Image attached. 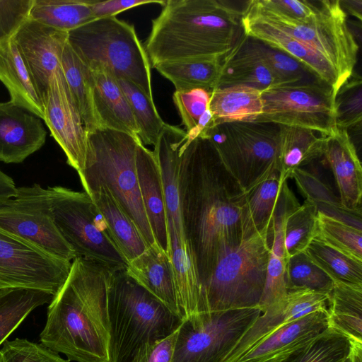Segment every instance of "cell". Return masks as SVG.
<instances>
[{
	"label": "cell",
	"instance_id": "cell-14",
	"mask_svg": "<svg viewBox=\"0 0 362 362\" xmlns=\"http://www.w3.org/2000/svg\"><path fill=\"white\" fill-rule=\"evenodd\" d=\"M71 262L53 256L37 245L0 229V290L24 288L59 291Z\"/></svg>",
	"mask_w": 362,
	"mask_h": 362
},
{
	"label": "cell",
	"instance_id": "cell-47",
	"mask_svg": "<svg viewBox=\"0 0 362 362\" xmlns=\"http://www.w3.org/2000/svg\"><path fill=\"white\" fill-rule=\"evenodd\" d=\"M33 0H0V44L12 39L29 18Z\"/></svg>",
	"mask_w": 362,
	"mask_h": 362
},
{
	"label": "cell",
	"instance_id": "cell-26",
	"mask_svg": "<svg viewBox=\"0 0 362 362\" xmlns=\"http://www.w3.org/2000/svg\"><path fill=\"white\" fill-rule=\"evenodd\" d=\"M168 225L178 305L182 320L192 323L200 315L201 281L188 245L180 240L172 223Z\"/></svg>",
	"mask_w": 362,
	"mask_h": 362
},
{
	"label": "cell",
	"instance_id": "cell-20",
	"mask_svg": "<svg viewBox=\"0 0 362 362\" xmlns=\"http://www.w3.org/2000/svg\"><path fill=\"white\" fill-rule=\"evenodd\" d=\"M220 64L216 88L243 85L262 91L283 83L262 57L254 39L244 33L235 46L220 59Z\"/></svg>",
	"mask_w": 362,
	"mask_h": 362
},
{
	"label": "cell",
	"instance_id": "cell-49",
	"mask_svg": "<svg viewBox=\"0 0 362 362\" xmlns=\"http://www.w3.org/2000/svg\"><path fill=\"white\" fill-rule=\"evenodd\" d=\"M163 0H89V4L95 18L116 16L120 12L127 9L148 4H159L162 6Z\"/></svg>",
	"mask_w": 362,
	"mask_h": 362
},
{
	"label": "cell",
	"instance_id": "cell-52",
	"mask_svg": "<svg viewBox=\"0 0 362 362\" xmlns=\"http://www.w3.org/2000/svg\"><path fill=\"white\" fill-rule=\"evenodd\" d=\"M348 362H349V361H348Z\"/></svg>",
	"mask_w": 362,
	"mask_h": 362
},
{
	"label": "cell",
	"instance_id": "cell-42",
	"mask_svg": "<svg viewBox=\"0 0 362 362\" xmlns=\"http://www.w3.org/2000/svg\"><path fill=\"white\" fill-rule=\"evenodd\" d=\"M286 285L287 292L307 289L329 293L334 281L303 252L288 259Z\"/></svg>",
	"mask_w": 362,
	"mask_h": 362
},
{
	"label": "cell",
	"instance_id": "cell-21",
	"mask_svg": "<svg viewBox=\"0 0 362 362\" xmlns=\"http://www.w3.org/2000/svg\"><path fill=\"white\" fill-rule=\"evenodd\" d=\"M322 156L334 174L341 204L350 209H361L362 168L346 129L338 127L325 136Z\"/></svg>",
	"mask_w": 362,
	"mask_h": 362
},
{
	"label": "cell",
	"instance_id": "cell-31",
	"mask_svg": "<svg viewBox=\"0 0 362 362\" xmlns=\"http://www.w3.org/2000/svg\"><path fill=\"white\" fill-rule=\"evenodd\" d=\"M327 315L329 327L362 344V286L334 281Z\"/></svg>",
	"mask_w": 362,
	"mask_h": 362
},
{
	"label": "cell",
	"instance_id": "cell-25",
	"mask_svg": "<svg viewBox=\"0 0 362 362\" xmlns=\"http://www.w3.org/2000/svg\"><path fill=\"white\" fill-rule=\"evenodd\" d=\"M89 70L94 107L101 128L139 139L131 107L115 78L101 68Z\"/></svg>",
	"mask_w": 362,
	"mask_h": 362
},
{
	"label": "cell",
	"instance_id": "cell-4",
	"mask_svg": "<svg viewBox=\"0 0 362 362\" xmlns=\"http://www.w3.org/2000/svg\"><path fill=\"white\" fill-rule=\"evenodd\" d=\"M241 18L226 1H165L144 46L150 64L221 59L242 35Z\"/></svg>",
	"mask_w": 362,
	"mask_h": 362
},
{
	"label": "cell",
	"instance_id": "cell-16",
	"mask_svg": "<svg viewBox=\"0 0 362 362\" xmlns=\"http://www.w3.org/2000/svg\"><path fill=\"white\" fill-rule=\"evenodd\" d=\"M12 40L43 98L51 76L61 69V57L68 41V32L28 18Z\"/></svg>",
	"mask_w": 362,
	"mask_h": 362
},
{
	"label": "cell",
	"instance_id": "cell-1",
	"mask_svg": "<svg viewBox=\"0 0 362 362\" xmlns=\"http://www.w3.org/2000/svg\"><path fill=\"white\" fill-rule=\"evenodd\" d=\"M187 140L179 165L180 207L202 286L218 261L243 240L244 192L209 139Z\"/></svg>",
	"mask_w": 362,
	"mask_h": 362
},
{
	"label": "cell",
	"instance_id": "cell-37",
	"mask_svg": "<svg viewBox=\"0 0 362 362\" xmlns=\"http://www.w3.org/2000/svg\"><path fill=\"white\" fill-rule=\"evenodd\" d=\"M304 252L334 281L362 286V261L331 247L317 236Z\"/></svg>",
	"mask_w": 362,
	"mask_h": 362
},
{
	"label": "cell",
	"instance_id": "cell-34",
	"mask_svg": "<svg viewBox=\"0 0 362 362\" xmlns=\"http://www.w3.org/2000/svg\"><path fill=\"white\" fill-rule=\"evenodd\" d=\"M163 76L174 85L175 91L204 89L211 92L216 88L220 59L164 62L155 65Z\"/></svg>",
	"mask_w": 362,
	"mask_h": 362
},
{
	"label": "cell",
	"instance_id": "cell-43",
	"mask_svg": "<svg viewBox=\"0 0 362 362\" xmlns=\"http://www.w3.org/2000/svg\"><path fill=\"white\" fill-rule=\"evenodd\" d=\"M361 78L354 75L341 87L335 97L336 121L339 128L360 124L362 119Z\"/></svg>",
	"mask_w": 362,
	"mask_h": 362
},
{
	"label": "cell",
	"instance_id": "cell-41",
	"mask_svg": "<svg viewBox=\"0 0 362 362\" xmlns=\"http://www.w3.org/2000/svg\"><path fill=\"white\" fill-rule=\"evenodd\" d=\"M317 236L331 247L362 261V230L317 211Z\"/></svg>",
	"mask_w": 362,
	"mask_h": 362
},
{
	"label": "cell",
	"instance_id": "cell-2",
	"mask_svg": "<svg viewBox=\"0 0 362 362\" xmlns=\"http://www.w3.org/2000/svg\"><path fill=\"white\" fill-rule=\"evenodd\" d=\"M242 14L245 35L296 59L335 96L353 75L358 45L339 0H317L315 13L305 20L285 14L271 0L247 1Z\"/></svg>",
	"mask_w": 362,
	"mask_h": 362
},
{
	"label": "cell",
	"instance_id": "cell-8",
	"mask_svg": "<svg viewBox=\"0 0 362 362\" xmlns=\"http://www.w3.org/2000/svg\"><path fill=\"white\" fill-rule=\"evenodd\" d=\"M271 238L267 233L254 235L218 261L202 286L200 315L258 308L266 281Z\"/></svg>",
	"mask_w": 362,
	"mask_h": 362
},
{
	"label": "cell",
	"instance_id": "cell-15",
	"mask_svg": "<svg viewBox=\"0 0 362 362\" xmlns=\"http://www.w3.org/2000/svg\"><path fill=\"white\" fill-rule=\"evenodd\" d=\"M42 100V120L65 153L67 163L79 173L86 163L88 133L62 69L51 76Z\"/></svg>",
	"mask_w": 362,
	"mask_h": 362
},
{
	"label": "cell",
	"instance_id": "cell-12",
	"mask_svg": "<svg viewBox=\"0 0 362 362\" xmlns=\"http://www.w3.org/2000/svg\"><path fill=\"white\" fill-rule=\"evenodd\" d=\"M261 313L257 307L233 309L182 321L173 362H224Z\"/></svg>",
	"mask_w": 362,
	"mask_h": 362
},
{
	"label": "cell",
	"instance_id": "cell-6",
	"mask_svg": "<svg viewBox=\"0 0 362 362\" xmlns=\"http://www.w3.org/2000/svg\"><path fill=\"white\" fill-rule=\"evenodd\" d=\"M109 313L110 362H128L144 343L170 334L182 322L125 269L113 272Z\"/></svg>",
	"mask_w": 362,
	"mask_h": 362
},
{
	"label": "cell",
	"instance_id": "cell-32",
	"mask_svg": "<svg viewBox=\"0 0 362 362\" xmlns=\"http://www.w3.org/2000/svg\"><path fill=\"white\" fill-rule=\"evenodd\" d=\"M280 175L284 180L294 171L322 156L325 136L298 127L279 125Z\"/></svg>",
	"mask_w": 362,
	"mask_h": 362
},
{
	"label": "cell",
	"instance_id": "cell-50",
	"mask_svg": "<svg viewBox=\"0 0 362 362\" xmlns=\"http://www.w3.org/2000/svg\"><path fill=\"white\" fill-rule=\"evenodd\" d=\"M17 188L13 180L0 170V199L15 196Z\"/></svg>",
	"mask_w": 362,
	"mask_h": 362
},
{
	"label": "cell",
	"instance_id": "cell-19",
	"mask_svg": "<svg viewBox=\"0 0 362 362\" xmlns=\"http://www.w3.org/2000/svg\"><path fill=\"white\" fill-rule=\"evenodd\" d=\"M329 294L311 290L288 291L284 308L274 313H261L224 362H235L258 341L276 329L310 313L327 310Z\"/></svg>",
	"mask_w": 362,
	"mask_h": 362
},
{
	"label": "cell",
	"instance_id": "cell-38",
	"mask_svg": "<svg viewBox=\"0 0 362 362\" xmlns=\"http://www.w3.org/2000/svg\"><path fill=\"white\" fill-rule=\"evenodd\" d=\"M352 341L327 327L283 362H348Z\"/></svg>",
	"mask_w": 362,
	"mask_h": 362
},
{
	"label": "cell",
	"instance_id": "cell-10",
	"mask_svg": "<svg viewBox=\"0 0 362 362\" xmlns=\"http://www.w3.org/2000/svg\"><path fill=\"white\" fill-rule=\"evenodd\" d=\"M47 189L55 226L76 257L99 263L113 272L126 269L128 263L92 198L85 191L62 186Z\"/></svg>",
	"mask_w": 362,
	"mask_h": 362
},
{
	"label": "cell",
	"instance_id": "cell-33",
	"mask_svg": "<svg viewBox=\"0 0 362 362\" xmlns=\"http://www.w3.org/2000/svg\"><path fill=\"white\" fill-rule=\"evenodd\" d=\"M61 69L88 133L101 129L93 104L90 70L68 41L62 52Z\"/></svg>",
	"mask_w": 362,
	"mask_h": 362
},
{
	"label": "cell",
	"instance_id": "cell-48",
	"mask_svg": "<svg viewBox=\"0 0 362 362\" xmlns=\"http://www.w3.org/2000/svg\"><path fill=\"white\" fill-rule=\"evenodd\" d=\"M179 329L163 338L144 343L128 362H173Z\"/></svg>",
	"mask_w": 362,
	"mask_h": 362
},
{
	"label": "cell",
	"instance_id": "cell-51",
	"mask_svg": "<svg viewBox=\"0 0 362 362\" xmlns=\"http://www.w3.org/2000/svg\"><path fill=\"white\" fill-rule=\"evenodd\" d=\"M341 6L346 8L354 16L361 20V1H340Z\"/></svg>",
	"mask_w": 362,
	"mask_h": 362
},
{
	"label": "cell",
	"instance_id": "cell-13",
	"mask_svg": "<svg viewBox=\"0 0 362 362\" xmlns=\"http://www.w3.org/2000/svg\"><path fill=\"white\" fill-rule=\"evenodd\" d=\"M0 229L57 257L68 261L76 257L55 226L48 189L40 184L18 187L15 196L0 199Z\"/></svg>",
	"mask_w": 362,
	"mask_h": 362
},
{
	"label": "cell",
	"instance_id": "cell-17",
	"mask_svg": "<svg viewBox=\"0 0 362 362\" xmlns=\"http://www.w3.org/2000/svg\"><path fill=\"white\" fill-rule=\"evenodd\" d=\"M42 119L11 100L0 102V161L20 163L45 144Z\"/></svg>",
	"mask_w": 362,
	"mask_h": 362
},
{
	"label": "cell",
	"instance_id": "cell-35",
	"mask_svg": "<svg viewBox=\"0 0 362 362\" xmlns=\"http://www.w3.org/2000/svg\"><path fill=\"white\" fill-rule=\"evenodd\" d=\"M52 293L38 289L11 288L0 290V345L38 306L49 303Z\"/></svg>",
	"mask_w": 362,
	"mask_h": 362
},
{
	"label": "cell",
	"instance_id": "cell-18",
	"mask_svg": "<svg viewBox=\"0 0 362 362\" xmlns=\"http://www.w3.org/2000/svg\"><path fill=\"white\" fill-rule=\"evenodd\" d=\"M327 327V310L310 313L262 338L235 362H283Z\"/></svg>",
	"mask_w": 362,
	"mask_h": 362
},
{
	"label": "cell",
	"instance_id": "cell-9",
	"mask_svg": "<svg viewBox=\"0 0 362 362\" xmlns=\"http://www.w3.org/2000/svg\"><path fill=\"white\" fill-rule=\"evenodd\" d=\"M279 132L274 123L234 122L212 125L199 137L209 140L245 192L280 172Z\"/></svg>",
	"mask_w": 362,
	"mask_h": 362
},
{
	"label": "cell",
	"instance_id": "cell-36",
	"mask_svg": "<svg viewBox=\"0 0 362 362\" xmlns=\"http://www.w3.org/2000/svg\"><path fill=\"white\" fill-rule=\"evenodd\" d=\"M29 18L68 33L95 19L89 0H33Z\"/></svg>",
	"mask_w": 362,
	"mask_h": 362
},
{
	"label": "cell",
	"instance_id": "cell-30",
	"mask_svg": "<svg viewBox=\"0 0 362 362\" xmlns=\"http://www.w3.org/2000/svg\"><path fill=\"white\" fill-rule=\"evenodd\" d=\"M209 109L213 125L252 122L262 113V91L243 85L216 88L211 91Z\"/></svg>",
	"mask_w": 362,
	"mask_h": 362
},
{
	"label": "cell",
	"instance_id": "cell-7",
	"mask_svg": "<svg viewBox=\"0 0 362 362\" xmlns=\"http://www.w3.org/2000/svg\"><path fill=\"white\" fill-rule=\"evenodd\" d=\"M68 42L88 69L126 79L153 99L151 64L134 25L116 16L95 18L69 31Z\"/></svg>",
	"mask_w": 362,
	"mask_h": 362
},
{
	"label": "cell",
	"instance_id": "cell-5",
	"mask_svg": "<svg viewBox=\"0 0 362 362\" xmlns=\"http://www.w3.org/2000/svg\"><path fill=\"white\" fill-rule=\"evenodd\" d=\"M84 168L78 173L89 195L107 189L134 223L148 246L156 243L139 185L136 151L141 140L118 131L101 128L89 132Z\"/></svg>",
	"mask_w": 362,
	"mask_h": 362
},
{
	"label": "cell",
	"instance_id": "cell-28",
	"mask_svg": "<svg viewBox=\"0 0 362 362\" xmlns=\"http://www.w3.org/2000/svg\"><path fill=\"white\" fill-rule=\"evenodd\" d=\"M285 181L276 171L244 192L241 213L243 240L256 234L272 235V217Z\"/></svg>",
	"mask_w": 362,
	"mask_h": 362
},
{
	"label": "cell",
	"instance_id": "cell-22",
	"mask_svg": "<svg viewBox=\"0 0 362 362\" xmlns=\"http://www.w3.org/2000/svg\"><path fill=\"white\" fill-rule=\"evenodd\" d=\"M136 167L144 208L156 244L170 257L165 197L159 166L153 151L139 141Z\"/></svg>",
	"mask_w": 362,
	"mask_h": 362
},
{
	"label": "cell",
	"instance_id": "cell-46",
	"mask_svg": "<svg viewBox=\"0 0 362 362\" xmlns=\"http://www.w3.org/2000/svg\"><path fill=\"white\" fill-rule=\"evenodd\" d=\"M210 98L211 92L204 89L174 92L173 102L186 128V133L197 126L201 117L209 109Z\"/></svg>",
	"mask_w": 362,
	"mask_h": 362
},
{
	"label": "cell",
	"instance_id": "cell-39",
	"mask_svg": "<svg viewBox=\"0 0 362 362\" xmlns=\"http://www.w3.org/2000/svg\"><path fill=\"white\" fill-rule=\"evenodd\" d=\"M115 79L131 107L141 143L144 146H154L165 122L159 115L153 100L133 83L124 78Z\"/></svg>",
	"mask_w": 362,
	"mask_h": 362
},
{
	"label": "cell",
	"instance_id": "cell-45",
	"mask_svg": "<svg viewBox=\"0 0 362 362\" xmlns=\"http://www.w3.org/2000/svg\"><path fill=\"white\" fill-rule=\"evenodd\" d=\"M0 362H70L47 346L16 338L6 340L0 349Z\"/></svg>",
	"mask_w": 362,
	"mask_h": 362
},
{
	"label": "cell",
	"instance_id": "cell-40",
	"mask_svg": "<svg viewBox=\"0 0 362 362\" xmlns=\"http://www.w3.org/2000/svg\"><path fill=\"white\" fill-rule=\"evenodd\" d=\"M317 209L306 199L288 217L284 246L287 258L303 252L317 235Z\"/></svg>",
	"mask_w": 362,
	"mask_h": 362
},
{
	"label": "cell",
	"instance_id": "cell-24",
	"mask_svg": "<svg viewBox=\"0 0 362 362\" xmlns=\"http://www.w3.org/2000/svg\"><path fill=\"white\" fill-rule=\"evenodd\" d=\"M125 270L138 284L182 320L170 258L156 243L130 261Z\"/></svg>",
	"mask_w": 362,
	"mask_h": 362
},
{
	"label": "cell",
	"instance_id": "cell-44",
	"mask_svg": "<svg viewBox=\"0 0 362 362\" xmlns=\"http://www.w3.org/2000/svg\"><path fill=\"white\" fill-rule=\"evenodd\" d=\"M253 39L262 57L283 83L318 80L304 66L291 57L257 39Z\"/></svg>",
	"mask_w": 362,
	"mask_h": 362
},
{
	"label": "cell",
	"instance_id": "cell-11",
	"mask_svg": "<svg viewBox=\"0 0 362 362\" xmlns=\"http://www.w3.org/2000/svg\"><path fill=\"white\" fill-rule=\"evenodd\" d=\"M335 97L319 80L273 86L262 90V113L254 122L298 127L327 136L338 128Z\"/></svg>",
	"mask_w": 362,
	"mask_h": 362
},
{
	"label": "cell",
	"instance_id": "cell-29",
	"mask_svg": "<svg viewBox=\"0 0 362 362\" xmlns=\"http://www.w3.org/2000/svg\"><path fill=\"white\" fill-rule=\"evenodd\" d=\"M89 196L103 216L110 236L127 263L148 247L137 227L112 194L101 187Z\"/></svg>",
	"mask_w": 362,
	"mask_h": 362
},
{
	"label": "cell",
	"instance_id": "cell-3",
	"mask_svg": "<svg viewBox=\"0 0 362 362\" xmlns=\"http://www.w3.org/2000/svg\"><path fill=\"white\" fill-rule=\"evenodd\" d=\"M113 271L81 257L49 303L41 344L76 362H110L109 297Z\"/></svg>",
	"mask_w": 362,
	"mask_h": 362
},
{
	"label": "cell",
	"instance_id": "cell-23",
	"mask_svg": "<svg viewBox=\"0 0 362 362\" xmlns=\"http://www.w3.org/2000/svg\"><path fill=\"white\" fill-rule=\"evenodd\" d=\"M187 139V133L182 129L165 123L153 151L160 172L168 223L173 224L179 238L185 243L180 207L178 174L182 146Z\"/></svg>",
	"mask_w": 362,
	"mask_h": 362
},
{
	"label": "cell",
	"instance_id": "cell-27",
	"mask_svg": "<svg viewBox=\"0 0 362 362\" xmlns=\"http://www.w3.org/2000/svg\"><path fill=\"white\" fill-rule=\"evenodd\" d=\"M0 81L12 103L43 119L42 95L12 39L0 44Z\"/></svg>",
	"mask_w": 362,
	"mask_h": 362
}]
</instances>
